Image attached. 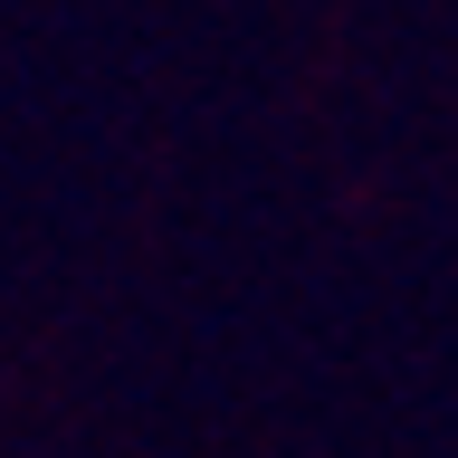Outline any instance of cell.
Masks as SVG:
<instances>
[]
</instances>
